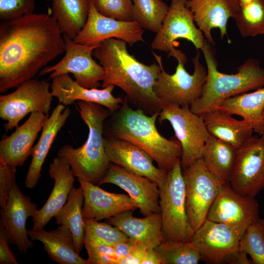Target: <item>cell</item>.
Segmentation results:
<instances>
[{
	"label": "cell",
	"mask_w": 264,
	"mask_h": 264,
	"mask_svg": "<svg viewBox=\"0 0 264 264\" xmlns=\"http://www.w3.org/2000/svg\"><path fill=\"white\" fill-rule=\"evenodd\" d=\"M254 132L261 135H264V117H263L258 127L254 130Z\"/></svg>",
	"instance_id": "46"
},
{
	"label": "cell",
	"mask_w": 264,
	"mask_h": 264,
	"mask_svg": "<svg viewBox=\"0 0 264 264\" xmlns=\"http://www.w3.org/2000/svg\"><path fill=\"white\" fill-rule=\"evenodd\" d=\"M50 86L46 81L32 79L14 91L0 96V117L7 121L3 124L6 132L18 127L19 122L29 113L48 115L53 100Z\"/></svg>",
	"instance_id": "9"
},
{
	"label": "cell",
	"mask_w": 264,
	"mask_h": 264,
	"mask_svg": "<svg viewBox=\"0 0 264 264\" xmlns=\"http://www.w3.org/2000/svg\"><path fill=\"white\" fill-rule=\"evenodd\" d=\"M203 117L210 135L237 149L253 136L254 129L250 122L243 119L237 120L220 109Z\"/></svg>",
	"instance_id": "28"
},
{
	"label": "cell",
	"mask_w": 264,
	"mask_h": 264,
	"mask_svg": "<svg viewBox=\"0 0 264 264\" xmlns=\"http://www.w3.org/2000/svg\"><path fill=\"white\" fill-rule=\"evenodd\" d=\"M49 115L30 113L27 120L0 142V159L8 165L22 166L31 155L33 144Z\"/></svg>",
	"instance_id": "23"
},
{
	"label": "cell",
	"mask_w": 264,
	"mask_h": 264,
	"mask_svg": "<svg viewBox=\"0 0 264 264\" xmlns=\"http://www.w3.org/2000/svg\"><path fill=\"white\" fill-rule=\"evenodd\" d=\"M155 249L161 264H197L201 259L199 250L192 241H163Z\"/></svg>",
	"instance_id": "34"
},
{
	"label": "cell",
	"mask_w": 264,
	"mask_h": 264,
	"mask_svg": "<svg viewBox=\"0 0 264 264\" xmlns=\"http://www.w3.org/2000/svg\"><path fill=\"white\" fill-rule=\"evenodd\" d=\"M159 112L150 115L133 110L125 98L120 108L105 120L103 135L138 146L153 158L159 168L168 171L180 160L182 150L176 138L167 139L158 132L155 121Z\"/></svg>",
	"instance_id": "3"
},
{
	"label": "cell",
	"mask_w": 264,
	"mask_h": 264,
	"mask_svg": "<svg viewBox=\"0 0 264 264\" xmlns=\"http://www.w3.org/2000/svg\"><path fill=\"white\" fill-rule=\"evenodd\" d=\"M243 196L255 197L264 188V135L252 136L237 149L228 182Z\"/></svg>",
	"instance_id": "12"
},
{
	"label": "cell",
	"mask_w": 264,
	"mask_h": 264,
	"mask_svg": "<svg viewBox=\"0 0 264 264\" xmlns=\"http://www.w3.org/2000/svg\"><path fill=\"white\" fill-rule=\"evenodd\" d=\"M64 57L54 66L44 67L39 72L42 76L51 73L50 79L63 74L72 73L75 81L88 88H98L101 85L105 72L103 67L93 59V50L98 45H88L75 43L66 34Z\"/></svg>",
	"instance_id": "11"
},
{
	"label": "cell",
	"mask_w": 264,
	"mask_h": 264,
	"mask_svg": "<svg viewBox=\"0 0 264 264\" xmlns=\"http://www.w3.org/2000/svg\"><path fill=\"white\" fill-rule=\"evenodd\" d=\"M47 1H50V0H46Z\"/></svg>",
	"instance_id": "49"
},
{
	"label": "cell",
	"mask_w": 264,
	"mask_h": 264,
	"mask_svg": "<svg viewBox=\"0 0 264 264\" xmlns=\"http://www.w3.org/2000/svg\"><path fill=\"white\" fill-rule=\"evenodd\" d=\"M70 112L68 107L59 103L45 120L41 136L32 151V160L24 182L26 188L33 189L37 185L42 176V166L46 157L57 134L65 125Z\"/></svg>",
	"instance_id": "25"
},
{
	"label": "cell",
	"mask_w": 264,
	"mask_h": 264,
	"mask_svg": "<svg viewBox=\"0 0 264 264\" xmlns=\"http://www.w3.org/2000/svg\"><path fill=\"white\" fill-rule=\"evenodd\" d=\"M259 204L255 197L242 196L228 182L221 183L207 219L224 224L241 238L258 217Z\"/></svg>",
	"instance_id": "13"
},
{
	"label": "cell",
	"mask_w": 264,
	"mask_h": 264,
	"mask_svg": "<svg viewBox=\"0 0 264 264\" xmlns=\"http://www.w3.org/2000/svg\"><path fill=\"white\" fill-rule=\"evenodd\" d=\"M77 104L80 117L88 129V138L77 148L64 145L57 156L69 164L75 177L99 184L110 163L104 146L103 125L112 112L95 103L78 101Z\"/></svg>",
	"instance_id": "5"
},
{
	"label": "cell",
	"mask_w": 264,
	"mask_h": 264,
	"mask_svg": "<svg viewBox=\"0 0 264 264\" xmlns=\"http://www.w3.org/2000/svg\"><path fill=\"white\" fill-rule=\"evenodd\" d=\"M16 166L9 165L0 159V206L3 208L9 192L16 181Z\"/></svg>",
	"instance_id": "41"
},
{
	"label": "cell",
	"mask_w": 264,
	"mask_h": 264,
	"mask_svg": "<svg viewBox=\"0 0 264 264\" xmlns=\"http://www.w3.org/2000/svg\"><path fill=\"white\" fill-rule=\"evenodd\" d=\"M105 183L116 185L126 191L136 202L141 213L144 216L160 213L159 188L149 178L130 172L110 162L99 185Z\"/></svg>",
	"instance_id": "17"
},
{
	"label": "cell",
	"mask_w": 264,
	"mask_h": 264,
	"mask_svg": "<svg viewBox=\"0 0 264 264\" xmlns=\"http://www.w3.org/2000/svg\"><path fill=\"white\" fill-rule=\"evenodd\" d=\"M32 241H38L48 258L60 264H88L76 251L73 235L69 228L60 225L56 229L47 231L44 228L27 230Z\"/></svg>",
	"instance_id": "27"
},
{
	"label": "cell",
	"mask_w": 264,
	"mask_h": 264,
	"mask_svg": "<svg viewBox=\"0 0 264 264\" xmlns=\"http://www.w3.org/2000/svg\"><path fill=\"white\" fill-rule=\"evenodd\" d=\"M243 37L264 34V0H256L240 6L235 18Z\"/></svg>",
	"instance_id": "35"
},
{
	"label": "cell",
	"mask_w": 264,
	"mask_h": 264,
	"mask_svg": "<svg viewBox=\"0 0 264 264\" xmlns=\"http://www.w3.org/2000/svg\"><path fill=\"white\" fill-rule=\"evenodd\" d=\"M141 264H161L160 257L155 248H148Z\"/></svg>",
	"instance_id": "45"
},
{
	"label": "cell",
	"mask_w": 264,
	"mask_h": 264,
	"mask_svg": "<svg viewBox=\"0 0 264 264\" xmlns=\"http://www.w3.org/2000/svg\"><path fill=\"white\" fill-rule=\"evenodd\" d=\"M134 21L155 33L161 28L169 6L162 0H132Z\"/></svg>",
	"instance_id": "33"
},
{
	"label": "cell",
	"mask_w": 264,
	"mask_h": 264,
	"mask_svg": "<svg viewBox=\"0 0 264 264\" xmlns=\"http://www.w3.org/2000/svg\"><path fill=\"white\" fill-rule=\"evenodd\" d=\"M185 4L206 40L214 45L211 30L218 28L222 39L227 34L228 19H235L240 8L239 0H186Z\"/></svg>",
	"instance_id": "21"
},
{
	"label": "cell",
	"mask_w": 264,
	"mask_h": 264,
	"mask_svg": "<svg viewBox=\"0 0 264 264\" xmlns=\"http://www.w3.org/2000/svg\"><path fill=\"white\" fill-rule=\"evenodd\" d=\"M57 21L49 14L31 13L0 23V92L33 79L65 51Z\"/></svg>",
	"instance_id": "1"
},
{
	"label": "cell",
	"mask_w": 264,
	"mask_h": 264,
	"mask_svg": "<svg viewBox=\"0 0 264 264\" xmlns=\"http://www.w3.org/2000/svg\"><path fill=\"white\" fill-rule=\"evenodd\" d=\"M157 64L147 65L128 51L127 43L109 38L93 50V55L103 67L105 75L101 86H117L126 94L128 102L147 115L160 112L166 104L156 96L154 86L161 72V56L152 52Z\"/></svg>",
	"instance_id": "2"
},
{
	"label": "cell",
	"mask_w": 264,
	"mask_h": 264,
	"mask_svg": "<svg viewBox=\"0 0 264 264\" xmlns=\"http://www.w3.org/2000/svg\"><path fill=\"white\" fill-rule=\"evenodd\" d=\"M159 190L164 241L192 242L194 231L186 212L185 182L180 160L168 171Z\"/></svg>",
	"instance_id": "7"
},
{
	"label": "cell",
	"mask_w": 264,
	"mask_h": 264,
	"mask_svg": "<svg viewBox=\"0 0 264 264\" xmlns=\"http://www.w3.org/2000/svg\"><path fill=\"white\" fill-rule=\"evenodd\" d=\"M37 205L24 195L16 182L11 189L6 205L0 209V220L4 226L10 244L15 245L21 254L33 247L27 234L26 220L37 210Z\"/></svg>",
	"instance_id": "18"
},
{
	"label": "cell",
	"mask_w": 264,
	"mask_h": 264,
	"mask_svg": "<svg viewBox=\"0 0 264 264\" xmlns=\"http://www.w3.org/2000/svg\"><path fill=\"white\" fill-rule=\"evenodd\" d=\"M241 237L226 225L207 219L194 232L192 242L207 264H235Z\"/></svg>",
	"instance_id": "15"
},
{
	"label": "cell",
	"mask_w": 264,
	"mask_h": 264,
	"mask_svg": "<svg viewBox=\"0 0 264 264\" xmlns=\"http://www.w3.org/2000/svg\"><path fill=\"white\" fill-rule=\"evenodd\" d=\"M10 243L6 230L0 222V264H18L13 252L10 248Z\"/></svg>",
	"instance_id": "42"
},
{
	"label": "cell",
	"mask_w": 264,
	"mask_h": 264,
	"mask_svg": "<svg viewBox=\"0 0 264 264\" xmlns=\"http://www.w3.org/2000/svg\"><path fill=\"white\" fill-rule=\"evenodd\" d=\"M77 179L84 193L83 216L85 219L107 220L120 213L138 208L136 202L129 196L110 193L96 184Z\"/></svg>",
	"instance_id": "20"
},
{
	"label": "cell",
	"mask_w": 264,
	"mask_h": 264,
	"mask_svg": "<svg viewBox=\"0 0 264 264\" xmlns=\"http://www.w3.org/2000/svg\"><path fill=\"white\" fill-rule=\"evenodd\" d=\"M84 245L88 255V264H118L113 246L94 242L85 239Z\"/></svg>",
	"instance_id": "39"
},
{
	"label": "cell",
	"mask_w": 264,
	"mask_h": 264,
	"mask_svg": "<svg viewBox=\"0 0 264 264\" xmlns=\"http://www.w3.org/2000/svg\"><path fill=\"white\" fill-rule=\"evenodd\" d=\"M207 65V77L200 97L190 106L191 110L203 116L218 110L226 99L264 87V69L258 60L250 58L237 68L235 74L218 70L214 45L205 40L201 49Z\"/></svg>",
	"instance_id": "4"
},
{
	"label": "cell",
	"mask_w": 264,
	"mask_h": 264,
	"mask_svg": "<svg viewBox=\"0 0 264 264\" xmlns=\"http://www.w3.org/2000/svg\"><path fill=\"white\" fill-rule=\"evenodd\" d=\"M48 173L54 184L44 204L37 210L32 217V229L44 228L49 221L58 213L67 201L75 180L69 164L64 159L56 157L49 165Z\"/></svg>",
	"instance_id": "24"
},
{
	"label": "cell",
	"mask_w": 264,
	"mask_h": 264,
	"mask_svg": "<svg viewBox=\"0 0 264 264\" xmlns=\"http://www.w3.org/2000/svg\"><path fill=\"white\" fill-rule=\"evenodd\" d=\"M138 243L135 241L130 238L128 240L120 242L113 245L115 255L119 262L127 257Z\"/></svg>",
	"instance_id": "44"
},
{
	"label": "cell",
	"mask_w": 264,
	"mask_h": 264,
	"mask_svg": "<svg viewBox=\"0 0 264 264\" xmlns=\"http://www.w3.org/2000/svg\"><path fill=\"white\" fill-rule=\"evenodd\" d=\"M158 121H168L180 142L182 150L180 164L182 170L201 158L204 146L210 134L203 117L193 112L189 106L166 103L159 112Z\"/></svg>",
	"instance_id": "8"
},
{
	"label": "cell",
	"mask_w": 264,
	"mask_h": 264,
	"mask_svg": "<svg viewBox=\"0 0 264 264\" xmlns=\"http://www.w3.org/2000/svg\"><path fill=\"white\" fill-rule=\"evenodd\" d=\"M84 201L82 186L79 185L78 188L73 187L67 201L54 217L57 224L64 225L70 230L73 237L76 251L79 254L83 248L85 237Z\"/></svg>",
	"instance_id": "31"
},
{
	"label": "cell",
	"mask_w": 264,
	"mask_h": 264,
	"mask_svg": "<svg viewBox=\"0 0 264 264\" xmlns=\"http://www.w3.org/2000/svg\"><path fill=\"white\" fill-rule=\"evenodd\" d=\"M34 9L35 0H0V19L15 20L33 13Z\"/></svg>",
	"instance_id": "40"
},
{
	"label": "cell",
	"mask_w": 264,
	"mask_h": 264,
	"mask_svg": "<svg viewBox=\"0 0 264 264\" xmlns=\"http://www.w3.org/2000/svg\"><path fill=\"white\" fill-rule=\"evenodd\" d=\"M52 79L51 93L65 106L75 101H84L101 105L112 112L118 110L124 98L115 97L112 94L114 86L110 85L102 89L84 88L73 80L68 74L56 76Z\"/></svg>",
	"instance_id": "22"
},
{
	"label": "cell",
	"mask_w": 264,
	"mask_h": 264,
	"mask_svg": "<svg viewBox=\"0 0 264 264\" xmlns=\"http://www.w3.org/2000/svg\"><path fill=\"white\" fill-rule=\"evenodd\" d=\"M94 6L102 15L118 21H134L132 0H93Z\"/></svg>",
	"instance_id": "38"
},
{
	"label": "cell",
	"mask_w": 264,
	"mask_h": 264,
	"mask_svg": "<svg viewBox=\"0 0 264 264\" xmlns=\"http://www.w3.org/2000/svg\"><path fill=\"white\" fill-rule=\"evenodd\" d=\"M186 0H171L161 29L151 43L155 50L166 53L174 47L178 39L191 42L197 50L202 48L206 39L202 32L195 24L194 16L186 4Z\"/></svg>",
	"instance_id": "16"
},
{
	"label": "cell",
	"mask_w": 264,
	"mask_h": 264,
	"mask_svg": "<svg viewBox=\"0 0 264 264\" xmlns=\"http://www.w3.org/2000/svg\"><path fill=\"white\" fill-rule=\"evenodd\" d=\"M104 143L110 163L149 178L159 188L163 185L168 171L156 167L153 158L145 151L128 141L116 138L104 136Z\"/></svg>",
	"instance_id": "19"
},
{
	"label": "cell",
	"mask_w": 264,
	"mask_h": 264,
	"mask_svg": "<svg viewBox=\"0 0 264 264\" xmlns=\"http://www.w3.org/2000/svg\"><path fill=\"white\" fill-rule=\"evenodd\" d=\"M263 117H264V112H263Z\"/></svg>",
	"instance_id": "48"
},
{
	"label": "cell",
	"mask_w": 264,
	"mask_h": 264,
	"mask_svg": "<svg viewBox=\"0 0 264 264\" xmlns=\"http://www.w3.org/2000/svg\"><path fill=\"white\" fill-rule=\"evenodd\" d=\"M218 109L231 115L240 116L253 126L254 130L259 125L264 111V88L245 92L225 100Z\"/></svg>",
	"instance_id": "32"
},
{
	"label": "cell",
	"mask_w": 264,
	"mask_h": 264,
	"mask_svg": "<svg viewBox=\"0 0 264 264\" xmlns=\"http://www.w3.org/2000/svg\"><path fill=\"white\" fill-rule=\"evenodd\" d=\"M91 0H52V16L62 33L73 40L85 26Z\"/></svg>",
	"instance_id": "30"
},
{
	"label": "cell",
	"mask_w": 264,
	"mask_h": 264,
	"mask_svg": "<svg viewBox=\"0 0 264 264\" xmlns=\"http://www.w3.org/2000/svg\"><path fill=\"white\" fill-rule=\"evenodd\" d=\"M147 248L144 244L137 243L131 253L122 259L119 264H141Z\"/></svg>",
	"instance_id": "43"
},
{
	"label": "cell",
	"mask_w": 264,
	"mask_h": 264,
	"mask_svg": "<svg viewBox=\"0 0 264 264\" xmlns=\"http://www.w3.org/2000/svg\"><path fill=\"white\" fill-rule=\"evenodd\" d=\"M200 55L197 50L196 55L192 59L194 70L191 74L184 67L187 56L181 50L173 47L168 56H172L177 61L176 71L173 74L167 73L161 60V70L154 86L156 96L165 103L180 107L190 106L198 99L207 77V70L199 61Z\"/></svg>",
	"instance_id": "6"
},
{
	"label": "cell",
	"mask_w": 264,
	"mask_h": 264,
	"mask_svg": "<svg viewBox=\"0 0 264 264\" xmlns=\"http://www.w3.org/2000/svg\"><path fill=\"white\" fill-rule=\"evenodd\" d=\"M256 0H239L240 6L249 3Z\"/></svg>",
	"instance_id": "47"
},
{
	"label": "cell",
	"mask_w": 264,
	"mask_h": 264,
	"mask_svg": "<svg viewBox=\"0 0 264 264\" xmlns=\"http://www.w3.org/2000/svg\"><path fill=\"white\" fill-rule=\"evenodd\" d=\"M128 210L107 219V222L118 228L130 238L148 248H155L164 241L160 213L143 218L134 217Z\"/></svg>",
	"instance_id": "26"
},
{
	"label": "cell",
	"mask_w": 264,
	"mask_h": 264,
	"mask_svg": "<svg viewBox=\"0 0 264 264\" xmlns=\"http://www.w3.org/2000/svg\"><path fill=\"white\" fill-rule=\"evenodd\" d=\"M182 174L185 182L186 212L195 232L207 220L222 183L208 170L202 158L182 170Z\"/></svg>",
	"instance_id": "10"
},
{
	"label": "cell",
	"mask_w": 264,
	"mask_h": 264,
	"mask_svg": "<svg viewBox=\"0 0 264 264\" xmlns=\"http://www.w3.org/2000/svg\"><path fill=\"white\" fill-rule=\"evenodd\" d=\"M237 149L210 135L201 158L208 170L220 182H229Z\"/></svg>",
	"instance_id": "29"
},
{
	"label": "cell",
	"mask_w": 264,
	"mask_h": 264,
	"mask_svg": "<svg viewBox=\"0 0 264 264\" xmlns=\"http://www.w3.org/2000/svg\"><path fill=\"white\" fill-rule=\"evenodd\" d=\"M239 250L249 255L252 264H264V219L258 217L247 228Z\"/></svg>",
	"instance_id": "36"
},
{
	"label": "cell",
	"mask_w": 264,
	"mask_h": 264,
	"mask_svg": "<svg viewBox=\"0 0 264 264\" xmlns=\"http://www.w3.org/2000/svg\"><path fill=\"white\" fill-rule=\"evenodd\" d=\"M144 28L136 21H121L102 15L95 8L93 0H91L86 23L72 41L77 44L98 45L106 39L115 38L132 46L144 41Z\"/></svg>",
	"instance_id": "14"
},
{
	"label": "cell",
	"mask_w": 264,
	"mask_h": 264,
	"mask_svg": "<svg viewBox=\"0 0 264 264\" xmlns=\"http://www.w3.org/2000/svg\"><path fill=\"white\" fill-rule=\"evenodd\" d=\"M84 239L96 243L113 246L130 238L118 228L109 223L93 219H85Z\"/></svg>",
	"instance_id": "37"
}]
</instances>
